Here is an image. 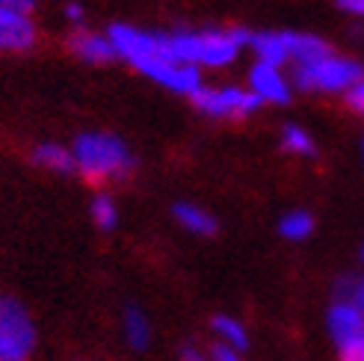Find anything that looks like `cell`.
Listing matches in <instances>:
<instances>
[{
    "label": "cell",
    "mask_w": 364,
    "mask_h": 361,
    "mask_svg": "<svg viewBox=\"0 0 364 361\" xmlns=\"http://www.w3.org/2000/svg\"><path fill=\"white\" fill-rule=\"evenodd\" d=\"M252 33L246 30H202V33H172L166 36V60L181 65H213L223 68L237 60Z\"/></svg>",
    "instance_id": "6da1fadb"
},
{
    "label": "cell",
    "mask_w": 364,
    "mask_h": 361,
    "mask_svg": "<svg viewBox=\"0 0 364 361\" xmlns=\"http://www.w3.org/2000/svg\"><path fill=\"white\" fill-rule=\"evenodd\" d=\"M75 166L77 172L92 180V184H101V180H122L131 175L134 169V157L127 151V146L113 136V134H83L75 142Z\"/></svg>",
    "instance_id": "7a4b0ae2"
},
{
    "label": "cell",
    "mask_w": 364,
    "mask_h": 361,
    "mask_svg": "<svg viewBox=\"0 0 364 361\" xmlns=\"http://www.w3.org/2000/svg\"><path fill=\"white\" fill-rule=\"evenodd\" d=\"M36 329L18 299L0 293V361H30Z\"/></svg>",
    "instance_id": "3957f363"
},
{
    "label": "cell",
    "mask_w": 364,
    "mask_h": 361,
    "mask_svg": "<svg viewBox=\"0 0 364 361\" xmlns=\"http://www.w3.org/2000/svg\"><path fill=\"white\" fill-rule=\"evenodd\" d=\"M364 77L358 63L343 60V57H326L299 65L296 71V86L299 89H314V92H350V89Z\"/></svg>",
    "instance_id": "277c9868"
},
{
    "label": "cell",
    "mask_w": 364,
    "mask_h": 361,
    "mask_svg": "<svg viewBox=\"0 0 364 361\" xmlns=\"http://www.w3.org/2000/svg\"><path fill=\"white\" fill-rule=\"evenodd\" d=\"M193 104L202 110L205 116L213 119H231V116H249L264 104L255 92L246 89H196L193 92Z\"/></svg>",
    "instance_id": "5b68a950"
},
{
    "label": "cell",
    "mask_w": 364,
    "mask_h": 361,
    "mask_svg": "<svg viewBox=\"0 0 364 361\" xmlns=\"http://www.w3.org/2000/svg\"><path fill=\"white\" fill-rule=\"evenodd\" d=\"M134 68L142 71L145 77L157 80L160 86L172 89V92H181V95H193L196 89H202V80H198V68L196 65H181V63L163 60V57H151V60L134 63Z\"/></svg>",
    "instance_id": "8992f818"
},
{
    "label": "cell",
    "mask_w": 364,
    "mask_h": 361,
    "mask_svg": "<svg viewBox=\"0 0 364 361\" xmlns=\"http://www.w3.org/2000/svg\"><path fill=\"white\" fill-rule=\"evenodd\" d=\"M329 335L341 350L353 347L355 340L364 338V311L350 302H335L329 311Z\"/></svg>",
    "instance_id": "52a82bcc"
},
{
    "label": "cell",
    "mask_w": 364,
    "mask_h": 361,
    "mask_svg": "<svg viewBox=\"0 0 364 361\" xmlns=\"http://www.w3.org/2000/svg\"><path fill=\"white\" fill-rule=\"evenodd\" d=\"M36 42V27L27 12L0 6V50H27Z\"/></svg>",
    "instance_id": "ba28073f"
},
{
    "label": "cell",
    "mask_w": 364,
    "mask_h": 361,
    "mask_svg": "<svg viewBox=\"0 0 364 361\" xmlns=\"http://www.w3.org/2000/svg\"><path fill=\"white\" fill-rule=\"evenodd\" d=\"M249 83H252V92L261 101H272V104H287L290 101V86H287V80L282 77V71L276 65L258 63L252 68Z\"/></svg>",
    "instance_id": "9c48e42d"
},
{
    "label": "cell",
    "mask_w": 364,
    "mask_h": 361,
    "mask_svg": "<svg viewBox=\"0 0 364 361\" xmlns=\"http://www.w3.org/2000/svg\"><path fill=\"white\" fill-rule=\"evenodd\" d=\"M68 48H71L75 57H80L83 63H92V65H104V63H110L116 57V48L110 42V36H101V33L77 30L68 39Z\"/></svg>",
    "instance_id": "30bf717a"
},
{
    "label": "cell",
    "mask_w": 364,
    "mask_h": 361,
    "mask_svg": "<svg viewBox=\"0 0 364 361\" xmlns=\"http://www.w3.org/2000/svg\"><path fill=\"white\" fill-rule=\"evenodd\" d=\"M249 45L255 48V53L261 57V63L267 65H282L290 60V53H287V33H258V36H252Z\"/></svg>",
    "instance_id": "8fae6325"
},
{
    "label": "cell",
    "mask_w": 364,
    "mask_h": 361,
    "mask_svg": "<svg viewBox=\"0 0 364 361\" xmlns=\"http://www.w3.org/2000/svg\"><path fill=\"white\" fill-rule=\"evenodd\" d=\"M33 163L42 166V169H50V172H75V154H71L68 149L57 146V142H42V146L33 149Z\"/></svg>",
    "instance_id": "7c38bea8"
},
{
    "label": "cell",
    "mask_w": 364,
    "mask_h": 361,
    "mask_svg": "<svg viewBox=\"0 0 364 361\" xmlns=\"http://www.w3.org/2000/svg\"><path fill=\"white\" fill-rule=\"evenodd\" d=\"M172 213H175V220L181 225H184L187 231H193V234H198V237H210V234H216V220L202 208L181 202V205L172 208Z\"/></svg>",
    "instance_id": "4fadbf2b"
},
{
    "label": "cell",
    "mask_w": 364,
    "mask_h": 361,
    "mask_svg": "<svg viewBox=\"0 0 364 361\" xmlns=\"http://www.w3.org/2000/svg\"><path fill=\"white\" fill-rule=\"evenodd\" d=\"M287 53H290V60H296L299 65H308V63L326 57V53H329V48H326V42L314 39V36L287 33Z\"/></svg>",
    "instance_id": "5bb4252c"
},
{
    "label": "cell",
    "mask_w": 364,
    "mask_h": 361,
    "mask_svg": "<svg viewBox=\"0 0 364 361\" xmlns=\"http://www.w3.org/2000/svg\"><path fill=\"white\" fill-rule=\"evenodd\" d=\"M124 338H127V344H131L134 350H145L149 347V340H151L149 320H145V314L139 308H134V305L124 311Z\"/></svg>",
    "instance_id": "9a60e30c"
},
{
    "label": "cell",
    "mask_w": 364,
    "mask_h": 361,
    "mask_svg": "<svg viewBox=\"0 0 364 361\" xmlns=\"http://www.w3.org/2000/svg\"><path fill=\"white\" fill-rule=\"evenodd\" d=\"M213 332L223 338V344H225L228 350H246V344H249L246 329H243L234 317H225V314L213 317Z\"/></svg>",
    "instance_id": "2e32d148"
},
{
    "label": "cell",
    "mask_w": 364,
    "mask_h": 361,
    "mask_svg": "<svg viewBox=\"0 0 364 361\" xmlns=\"http://www.w3.org/2000/svg\"><path fill=\"white\" fill-rule=\"evenodd\" d=\"M279 231H282V237H287V240H305L308 234L314 231V220L305 210H294L279 222Z\"/></svg>",
    "instance_id": "e0dca14e"
},
{
    "label": "cell",
    "mask_w": 364,
    "mask_h": 361,
    "mask_svg": "<svg viewBox=\"0 0 364 361\" xmlns=\"http://www.w3.org/2000/svg\"><path fill=\"white\" fill-rule=\"evenodd\" d=\"M92 220H95V225H98L101 231L116 228L119 213H116V202H113L110 195H95V198H92Z\"/></svg>",
    "instance_id": "ac0fdd59"
},
{
    "label": "cell",
    "mask_w": 364,
    "mask_h": 361,
    "mask_svg": "<svg viewBox=\"0 0 364 361\" xmlns=\"http://www.w3.org/2000/svg\"><path fill=\"white\" fill-rule=\"evenodd\" d=\"M284 149L290 154H302V157H311L314 154V139L308 136L302 128H296V124H290V128H284Z\"/></svg>",
    "instance_id": "d6986e66"
},
{
    "label": "cell",
    "mask_w": 364,
    "mask_h": 361,
    "mask_svg": "<svg viewBox=\"0 0 364 361\" xmlns=\"http://www.w3.org/2000/svg\"><path fill=\"white\" fill-rule=\"evenodd\" d=\"M338 302H350L358 311H364V276H350L338 284Z\"/></svg>",
    "instance_id": "ffe728a7"
},
{
    "label": "cell",
    "mask_w": 364,
    "mask_h": 361,
    "mask_svg": "<svg viewBox=\"0 0 364 361\" xmlns=\"http://www.w3.org/2000/svg\"><path fill=\"white\" fill-rule=\"evenodd\" d=\"M347 101H350V107H353V110L355 113H361L364 116V77L350 89V92H347Z\"/></svg>",
    "instance_id": "44dd1931"
},
{
    "label": "cell",
    "mask_w": 364,
    "mask_h": 361,
    "mask_svg": "<svg viewBox=\"0 0 364 361\" xmlns=\"http://www.w3.org/2000/svg\"><path fill=\"white\" fill-rule=\"evenodd\" d=\"M341 355H343V361H364V338H361V340H355L353 347L341 350Z\"/></svg>",
    "instance_id": "7402d4cb"
},
{
    "label": "cell",
    "mask_w": 364,
    "mask_h": 361,
    "mask_svg": "<svg viewBox=\"0 0 364 361\" xmlns=\"http://www.w3.org/2000/svg\"><path fill=\"white\" fill-rule=\"evenodd\" d=\"M213 361H237V355H234V350H228L225 344H216L213 347Z\"/></svg>",
    "instance_id": "603a6c76"
},
{
    "label": "cell",
    "mask_w": 364,
    "mask_h": 361,
    "mask_svg": "<svg viewBox=\"0 0 364 361\" xmlns=\"http://www.w3.org/2000/svg\"><path fill=\"white\" fill-rule=\"evenodd\" d=\"M0 6H9V9H18V12H27L33 9V0H0Z\"/></svg>",
    "instance_id": "cb8c5ba5"
},
{
    "label": "cell",
    "mask_w": 364,
    "mask_h": 361,
    "mask_svg": "<svg viewBox=\"0 0 364 361\" xmlns=\"http://www.w3.org/2000/svg\"><path fill=\"white\" fill-rule=\"evenodd\" d=\"M338 6L353 15H364V0H338Z\"/></svg>",
    "instance_id": "d4e9b609"
},
{
    "label": "cell",
    "mask_w": 364,
    "mask_h": 361,
    "mask_svg": "<svg viewBox=\"0 0 364 361\" xmlns=\"http://www.w3.org/2000/svg\"><path fill=\"white\" fill-rule=\"evenodd\" d=\"M65 18H68V21H75V24H80V21H83V6L68 4V6H65Z\"/></svg>",
    "instance_id": "484cf974"
},
{
    "label": "cell",
    "mask_w": 364,
    "mask_h": 361,
    "mask_svg": "<svg viewBox=\"0 0 364 361\" xmlns=\"http://www.w3.org/2000/svg\"><path fill=\"white\" fill-rule=\"evenodd\" d=\"M181 358H184V361H208L205 355H198L196 350H184V355H181Z\"/></svg>",
    "instance_id": "4316f807"
},
{
    "label": "cell",
    "mask_w": 364,
    "mask_h": 361,
    "mask_svg": "<svg viewBox=\"0 0 364 361\" xmlns=\"http://www.w3.org/2000/svg\"><path fill=\"white\" fill-rule=\"evenodd\" d=\"M361 157H364V142H361Z\"/></svg>",
    "instance_id": "83f0119b"
},
{
    "label": "cell",
    "mask_w": 364,
    "mask_h": 361,
    "mask_svg": "<svg viewBox=\"0 0 364 361\" xmlns=\"http://www.w3.org/2000/svg\"><path fill=\"white\" fill-rule=\"evenodd\" d=\"M361 255H364V249H361Z\"/></svg>",
    "instance_id": "f1b7e54d"
}]
</instances>
